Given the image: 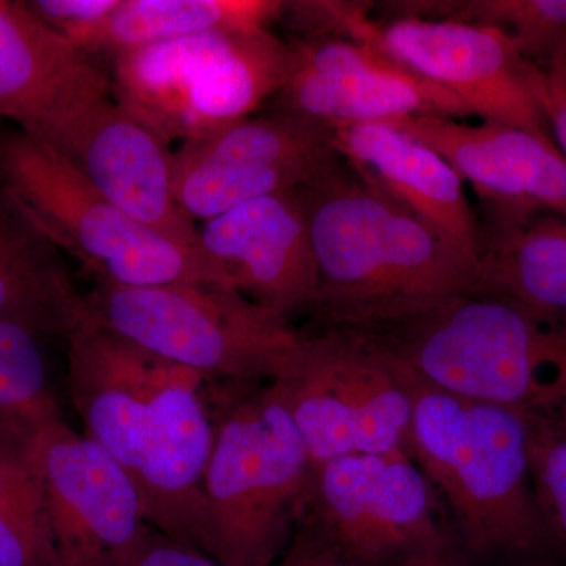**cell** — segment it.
Segmentation results:
<instances>
[{"label":"cell","instance_id":"6da1fadb","mask_svg":"<svg viewBox=\"0 0 566 566\" xmlns=\"http://www.w3.org/2000/svg\"><path fill=\"white\" fill-rule=\"evenodd\" d=\"M66 342L70 397L84 434L132 479L151 527L203 551V476L219 382L87 315Z\"/></svg>","mask_w":566,"mask_h":566},{"label":"cell","instance_id":"7a4b0ae2","mask_svg":"<svg viewBox=\"0 0 566 566\" xmlns=\"http://www.w3.org/2000/svg\"><path fill=\"white\" fill-rule=\"evenodd\" d=\"M318 275V327H370L479 290V268L340 155L296 189Z\"/></svg>","mask_w":566,"mask_h":566},{"label":"cell","instance_id":"3957f363","mask_svg":"<svg viewBox=\"0 0 566 566\" xmlns=\"http://www.w3.org/2000/svg\"><path fill=\"white\" fill-rule=\"evenodd\" d=\"M409 379L411 457L441 494L461 566L542 557L560 547L536 504L531 417Z\"/></svg>","mask_w":566,"mask_h":566},{"label":"cell","instance_id":"277c9868","mask_svg":"<svg viewBox=\"0 0 566 566\" xmlns=\"http://www.w3.org/2000/svg\"><path fill=\"white\" fill-rule=\"evenodd\" d=\"M420 385L536 419L566 417V324L471 292L370 327Z\"/></svg>","mask_w":566,"mask_h":566},{"label":"cell","instance_id":"5b68a950","mask_svg":"<svg viewBox=\"0 0 566 566\" xmlns=\"http://www.w3.org/2000/svg\"><path fill=\"white\" fill-rule=\"evenodd\" d=\"M311 469L268 382H221L203 476V553L222 566H274L292 542Z\"/></svg>","mask_w":566,"mask_h":566},{"label":"cell","instance_id":"8992f818","mask_svg":"<svg viewBox=\"0 0 566 566\" xmlns=\"http://www.w3.org/2000/svg\"><path fill=\"white\" fill-rule=\"evenodd\" d=\"M0 182L40 232L112 286L218 285L221 268L200 245L163 237L126 216L50 145L0 128Z\"/></svg>","mask_w":566,"mask_h":566},{"label":"cell","instance_id":"52a82bcc","mask_svg":"<svg viewBox=\"0 0 566 566\" xmlns=\"http://www.w3.org/2000/svg\"><path fill=\"white\" fill-rule=\"evenodd\" d=\"M293 31L303 39L365 44L455 96L471 117L553 139L542 73L497 29L416 17L378 18L368 2L296 0Z\"/></svg>","mask_w":566,"mask_h":566},{"label":"cell","instance_id":"ba28073f","mask_svg":"<svg viewBox=\"0 0 566 566\" xmlns=\"http://www.w3.org/2000/svg\"><path fill=\"white\" fill-rule=\"evenodd\" d=\"M292 61V43L270 29L163 41L112 61V99L167 145H181L251 117L282 87Z\"/></svg>","mask_w":566,"mask_h":566},{"label":"cell","instance_id":"9c48e42d","mask_svg":"<svg viewBox=\"0 0 566 566\" xmlns=\"http://www.w3.org/2000/svg\"><path fill=\"white\" fill-rule=\"evenodd\" d=\"M85 315L216 382H271L301 337L292 319L218 285L112 286L84 294Z\"/></svg>","mask_w":566,"mask_h":566},{"label":"cell","instance_id":"30bf717a","mask_svg":"<svg viewBox=\"0 0 566 566\" xmlns=\"http://www.w3.org/2000/svg\"><path fill=\"white\" fill-rule=\"evenodd\" d=\"M268 385L293 420L312 464L395 450L411 453V379L360 331L301 333L281 374Z\"/></svg>","mask_w":566,"mask_h":566},{"label":"cell","instance_id":"8fae6325","mask_svg":"<svg viewBox=\"0 0 566 566\" xmlns=\"http://www.w3.org/2000/svg\"><path fill=\"white\" fill-rule=\"evenodd\" d=\"M406 450L312 464L297 524L359 566H461Z\"/></svg>","mask_w":566,"mask_h":566},{"label":"cell","instance_id":"7c38bea8","mask_svg":"<svg viewBox=\"0 0 566 566\" xmlns=\"http://www.w3.org/2000/svg\"><path fill=\"white\" fill-rule=\"evenodd\" d=\"M333 129L271 112L230 123L174 153L178 207L191 221L271 193L294 191L337 158Z\"/></svg>","mask_w":566,"mask_h":566},{"label":"cell","instance_id":"4fadbf2b","mask_svg":"<svg viewBox=\"0 0 566 566\" xmlns=\"http://www.w3.org/2000/svg\"><path fill=\"white\" fill-rule=\"evenodd\" d=\"M57 566H122L150 528L120 464L63 419L35 436Z\"/></svg>","mask_w":566,"mask_h":566},{"label":"cell","instance_id":"5bb4252c","mask_svg":"<svg viewBox=\"0 0 566 566\" xmlns=\"http://www.w3.org/2000/svg\"><path fill=\"white\" fill-rule=\"evenodd\" d=\"M292 51L289 76L271 99L279 114L329 129L420 115L471 117L444 88L356 41L296 40Z\"/></svg>","mask_w":566,"mask_h":566},{"label":"cell","instance_id":"9a60e30c","mask_svg":"<svg viewBox=\"0 0 566 566\" xmlns=\"http://www.w3.org/2000/svg\"><path fill=\"white\" fill-rule=\"evenodd\" d=\"M111 77L25 2L0 0V118L62 151L96 107Z\"/></svg>","mask_w":566,"mask_h":566},{"label":"cell","instance_id":"2e32d148","mask_svg":"<svg viewBox=\"0 0 566 566\" xmlns=\"http://www.w3.org/2000/svg\"><path fill=\"white\" fill-rule=\"evenodd\" d=\"M442 156L485 205L488 227L566 218V161L554 140L501 123L420 117L390 123Z\"/></svg>","mask_w":566,"mask_h":566},{"label":"cell","instance_id":"e0dca14e","mask_svg":"<svg viewBox=\"0 0 566 566\" xmlns=\"http://www.w3.org/2000/svg\"><path fill=\"white\" fill-rule=\"evenodd\" d=\"M199 245L230 289L292 316L314 312L318 275L303 205L294 191L271 193L203 222Z\"/></svg>","mask_w":566,"mask_h":566},{"label":"cell","instance_id":"ac0fdd59","mask_svg":"<svg viewBox=\"0 0 566 566\" xmlns=\"http://www.w3.org/2000/svg\"><path fill=\"white\" fill-rule=\"evenodd\" d=\"M61 155L104 199L177 243L199 245V229L175 199L170 145L114 99L84 118Z\"/></svg>","mask_w":566,"mask_h":566},{"label":"cell","instance_id":"d6986e66","mask_svg":"<svg viewBox=\"0 0 566 566\" xmlns=\"http://www.w3.org/2000/svg\"><path fill=\"white\" fill-rule=\"evenodd\" d=\"M334 147L374 188L412 212L479 268L482 229L457 170L433 148L385 123L333 129Z\"/></svg>","mask_w":566,"mask_h":566},{"label":"cell","instance_id":"ffe728a7","mask_svg":"<svg viewBox=\"0 0 566 566\" xmlns=\"http://www.w3.org/2000/svg\"><path fill=\"white\" fill-rule=\"evenodd\" d=\"M85 315L84 294L62 251L0 182V323L40 338H69Z\"/></svg>","mask_w":566,"mask_h":566},{"label":"cell","instance_id":"44dd1931","mask_svg":"<svg viewBox=\"0 0 566 566\" xmlns=\"http://www.w3.org/2000/svg\"><path fill=\"white\" fill-rule=\"evenodd\" d=\"M476 292L566 324V218L542 214L482 230Z\"/></svg>","mask_w":566,"mask_h":566},{"label":"cell","instance_id":"7402d4cb","mask_svg":"<svg viewBox=\"0 0 566 566\" xmlns=\"http://www.w3.org/2000/svg\"><path fill=\"white\" fill-rule=\"evenodd\" d=\"M279 0H122L84 46L93 61L163 41L219 31L270 29L281 20Z\"/></svg>","mask_w":566,"mask_h":566},{"label":"cell","instance_id":"603a6c76","mask_svg":"<svg viewBox=\"0 0 566 566\" xmlns=\"http://www.w3.org/2000/svg\"><path fill=\"white\" fill-rule=\"evenodd\" d=\"M36 433L0 427V566H57Z\"/></svg>","mask_w":566,"mask_h":566},{"label":"cell","instance_id":"cb8c5ba5","mask_svg":"<svg viewBox=\"0 0 566 566\" xmlns=\"http://www.w3.org/2000/svg\"><path fill=\"white\" fill-rule=\"evenodd\" d=\"M397 17L485 25L504 32L534 65L566 50V0H465V2H392Z\"/></svg>","mask_w":566,"mask_h":566},{"label":"cell","instance_id":"d4e9b609","mask_svg":"<svg viewBox=\"0 0 566 566\" xmlns=\"http://www.w3.org/2000/svg\"><path fill=\"white\" fill-rule=\"evenodd\" d=\"M40 337L0 323V427L36 433L62 419Z\"/></svg>","mask_w":566,"mask_h":566},{"label":"cell","instance_id":"484cf974","mask_svg":"<svg viewBox=\"0 0 566 566\" xmlns=\"http://www.w3.org/2000/svg\"><path fill=\"white\" fill-rule=\"evenodd\" d=\"M531 474L546 526L566 549V417H531Z\"/></svg>","mask_w":566,"mask_h":566},{"label":"cell","instance_id":"4316f807","mask_svg":"<svg viewBox=\"0 0 566 566\" xmlns=\"http://www.w3.org/2000/svg\"><path fill=\"white\" fill-rule=\"evenodd\" d=\"M25 6L82 51L93 33L122 6V0H28Z\"/></svg>","mask_w":566,"mask_h":566},{"label":"cell","instance_id":"83f0119b","mask_svg":"<svg viewBox=\"0 0 566 566\" xmlns=\"http://www.w3.org/2000/svg\"><path fill=\"white\" fill-rule=\"evenodd\" d=\"M122 566H222L197 547L182 545L169 536L148 528Z\"/></svg>","mask_w":566,"mask_h":566},{"label":"cell","instance_id":"f1b7e54d","mask_svg":"<svg viewBox=\"0 0 566 566\" xmlns=\"http://www.w3.org/2000/svg\"><path fill=\"white\" fill-rule=\"evenodd\" d=\"M542 96L554 144L566 161V50L539 66Z\"/></svg>","mask_w":566,"mask_h":566},{"label":"cell","instance_id":"f546056e","mask_svg":"<svg viewBox=\"0 0 566 566\" xmlns=\"http://www.w3.org/2000/svg\"><path fill=\"white\" fill-rule=\"evenodd\" d=\"M279 566H359L346 560L314 532L297 524Z\"/></svg>","mask_w":566,"mask_h":566}]
</instances>
